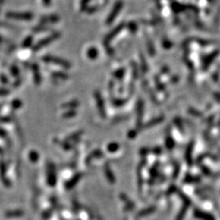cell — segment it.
Returning a JSON list of instances; mask_svg holds the SVG:
<instances>
[{
	"label": "cell",
	"mask_w": 220,
	"mask_h": 220,
	"mask_svg": "<svg viewBox=\"0 0 220 220\" xmlns=\"http://www.w3.org/2000/svg\"><path fill=\"white\" fill-rule=\"evenodd\" d=\"M43 1V4L46 6H48L51 3V0H42Z\"/></svg>",
	"instance_id": "27"
},
{
	"label": "cell",
	"mask_w": 220,
	"mask_h": 220,
	"mask_svg": "<svg viewBox=\"0 0 220 220\" xmlns=\"http://www.w3.org/2000/svg\"><path fill=\"white\" fill-rule=\"evenodd\" d=\"M53 76H55V77H60V78H62V79H66L67 77H68V76H67V74H63V73H54L53 74Z\"/></svg>",
	"instance_id": "22"
},
{
	"label": "cell",
	"mask_w": 220,
	"mask_h": 220,
	"mask_svg": "<svg viewBox=\"0 0 220 220\" xmlns=\"http://www.w3.org/2000/svg\"><path fill=\"white\" fill-rule=\"evenodd\" d=\"M42 61L46 63H51L54 64H58V65L62 66L64 68H69L71 64H69L67 61H64L61 58L55 57V56H52V55H46L42 58Z\"/></svg>",
	"instance_id": "3"
},
{
	"label": "cell",
	"mask_w": 220,
	"mask_h": 220,
	"mask_svg": "<svg viewBox=\"0 0 220 220\" xmlns=\"http://www.w3.org/2000/svg\"><path fill=\"white\" fill-rule=\"evenodd\" d=\"M48 183L52 187H54L56 184V177H55V169L54 165L52 164V165L49 166V171H48Z\"/></svg>",
	"instance_id": "7"
},
{
	"label": "cell",
	"mask_w": 220,
	"mask_h": 220,
	"mask_svg": "<svg viewBox=\"0 0 220 220\" xmlns=\"http://www.w3.org/2000/svg\"><path fill=\"white\" fill-rule=\"evenodd\" d=\"M81 134H82V131L74 133V135H70V136H69V137L67 138V141H70V140H75V139H77V138H78L80 135H81Z\"/></svg>",
	"instance_id": "21"
},
{
	"label": "cell",
	"mask_w": 220,
	"mask_h": 220,
	"mask_svg": "<svg viewBox=\"0 0 220 220\" xmlns=\"http://www.w3.org/2000/svg\"><path fill=\"white\" fill-rule=\"evenodd\" d=\"M76 115V112L74 111V110H70L69 112H67L66 113H64L63 115L64 118H72V117H74V116Z\"/></svg>",
	"instance_id": "20"
},
{
	"label": "cell",
	"mask_w": 220,
	"mask_h": 220,
	"mask_svg": "<svg viewBox=\"0 0 220 220\" xmlns=\"http://www.w3.org/2000/svg\"><path fill=\"white\" fill-rule=\"evenodd\" d=\"M62 148L65 149V150H69V149H72L71 145H69V143H62Z\"/></svg>",
	"instance_id": "24"
},
{
	"label": "cell",
	"mask_w": 220,
	"mask_h": 220,
	"mask_svg": "<svg viewBox=\"0 0 220 220\" xmlns=\"http://www.w3.org/2000/svg\"><path fill=\"white\" fill-rule=\"evenodd\" d=\"M24 215V213L21 210H12V211L7 212L5 215L7 217H19Z\"/></svg>",
	"instance_id": "12"
},
{
	"label": "cell",
	"mask_w": 220,
	"mask_h": 220,
	"mask_svg": "<svg viewBox=\"0 0 220 220\" xmlns=\"http://www.w3.org/2000/svg\"><path fill=\"white\" fill-rule=\"evenodd\" d=\"M12 105H14V107L17 108H19L20 105H21V102L20 101V100H15V101L12 103Z\"/></svg>",
	"instance_id": "23"
},
{
	"label": "cell",
	"mask_w": 220,
	"mask_h": 220,
	"mask_svg": "<svg viewBox=\"0 0 220 220\" xmlns=\"http://www.w3.org/2000/svg\"><path fill=\"white\" fill-rule=\"evenodd\" d=\"M60 20V18L58 17V16H49V17H42L40 20L41 25H45L47 23H55Z\"/></svg>",
	"instance_id": "9"
},
{
	"label": "cell",
	"mask_w": 220,
	"mask_h": 220,
	"mask_svg": "<svg viewBox=\"0 0 220 220\" xmlns=\"http://www.w3.org/2000/svg\"><path fill=\"white\" fill-rule=\"evenodd\" d=\"M118 149V144L116 143H112L108 146V150L111 152H114Z\"/></svg>",
	"instance_id": "17"
},
{
	"label": "cell",
	"mask_w": 220,
	"mask_h": 220,
	"mask_svg": "<svg viewBox=\"0 0 220 220\" xmlns=\"http://www.w3.org/2000/svg\"><path fill=\"white\" fill-rule=\"evenodd\" d=\"M103 156V153H102L101 152L99 151V150H96V151H94L92 153L87 157V159H86V162H89V161H91L92 158H95V157H100Z\"/></svg>",
	"instance_id": "14"
},
{
	"label": "cell",
	"mask_w": 220,
	"mask_h": 220,
	"mask_svg": "<svg viewBox=\"0 0 220 220\" xmlns=\"http://www.w3.org/2000/svg\"><path fill=\"white\" fill-rule=\"evenodd\" d=\"M82 176L83 174H77L76 175H74L72 179H70L67 184H66V187H67V189H72L73 187H74L75 185L77 184V183L79 182V180L81 179L82 178Z\"/></svg>",
	"instance_id": "8"
},
{
	"label": "cell",
	"mask_w": 220,
	"mask_h": 220,
	"mask_svg": "<svg viewBox=\"0 0 220 220\" xmlns=\"http://www.w3.org/2000/svg\"><path fill=\"white\" fill-rule=\"evenodd\" d=\"M32 69L33 70V73H34V81H35L36 83H40V76H39V65L37 64H33V67Z\"/></svg>",
	"instance_id": "13"
},
{
	"label": "cell",
	"mask_w": 220,
	"mask_h": 220,
	"mask_svg": "<svg viewBox=\"0 0 220 220\" xmlns=\"http://www.w3.org/2000/svg\"><path fill=\"white\" fill-rule=\"evenodd\" d=\"M29 157H30V161H32V162H37V161L39 160V154L34 151L30 152Z\"/></svg>",
	"instance_id": "18"
},
{
	"label": "cell",
	"mask_w": 220,
	"mask_h": 220,
	"mask_svg": "<svg viewBox=\"0 0 220 220\" xmlns=\"http://www.w3.org/2000/svg\"><path fill=\"white\" fill-rule=\"evenodd\" d=\"M11 72L13 73V74H15V76H17V75L19 74V70H18V69L16 68V67H12V69H11Z\"/></svg>",
	"instance_id": "25"
},
{
	"label": "cell",
	"mask_w": 220,
	"mask_h": 220,
	"mask_svg": "<svg viewBox=\"0 0 220 220\" xmlns=\"http://www.w3.org/2000/svg\"><path fill=\"white\" fill-rule=\"evenodd\" d=\"M0 2H1V3H3V0H0Z\"/></svg>",
	"instance_id": "28"
},
{
	"label": "cell",
	"mask_w": 220,
	"mask_h": 220,
	"mask_svg": "<svg viewBox=\"0 0 220 220\" xmlns=\"http://www.w3.org/2000/svg\"><path fill=\"white\" fill-rule=\"evenodd\" d=\"M122 3H121V1H118V2H117L115 3L114 6H113V9H112V11L108 14V16L107 19H106V25H111L113 21H114V20L117 18L118 17V15L119 14L120 11H121V8H122Z\"/></svg>",
	"instance_id": "2"
},
{
	"label": "cell",
	"mask_w": 220,
	"mask_h": 220,
	"mask_svg": "<svg viewBox=\"0 0 220 220\" xmlns=\"http://www.w3.org/2000/svg\"><path fill=\"white\" fill-rule=\"evenodd\" d=\"M32 42H33V38L31 36H28L27 38L24 40L23 42V44L22 46L24 47H29L32 44Z\"/></svg>",
	"instance_id": "16"
},
{
	"label": "cell",
	"mask_w": 220,
	"mask_h": 220,
	"mask_svg": "<svg viewBox=\"0 0 220 220\" xmlns=\"http://www.w3.org/2000/svg\"><path fill=\"white\" fill-rule=\"evenodd\" d=\"M7 94H8V91H7L5 89H1V90H0V96H6Z\"/></svg>",
	"instance_id": "26"
},
{
	"label": "cell",
	"mask_w": 220,
	"mask_h": 220,
	"mask_svg": "<svg viewBox=\"0 0 220 220\" xmlns=\"http://www.w3.org/2000/svg\"><path fill=\"white\" fill-rule=\"evenodd\" d=\"M105 174H106V177H107L108 180L110 183H114V182H115L114 176H113V174H112V171H111L110 168L108 167V165H105Z\"/></svg>",
	"instance_id": "11"
},
{
	"label": "cell",
	"mask_w": 220,
	"mask_h": 220,
	"mask_svg": "<svg viewBox=\"0 0 220 220\" xmlns=\"http://www.w3.org/2000/svg\"><path fill=\"white\" fill-rule=\"evenodd\" d=\"M86 55H87V57L91 60H95L96 59L97 56H98V50L96 47H91L89 48L86 52Z\"/></svg>",
	"instance_id": "10"
},
{
	"label": "cell",
	"mask_w": 220,
	"mask_h": 220,
	"mask_svg": "<svg viewBox=\"0 0 220 220\" xmlns=\"http://www.w3.org/2000/svg\"><path fill=\"white\" fill-rule=\"evenodd\" d=\"M79 105V103L77 101H71L69 102V103H67V104H64L62 105V107L64 108H75V107H77Z\"/></svg>",
	"instance_id": "15"
},
{
	"label": "cell",
	"mask_w": 220,
	"mask_h": 220,
	"mask_svg": "<svg viewBox=\"0 0 220 220\" xmlns=\"http://www.w3.org/2000/svg\"><path fill=\"white\" fill-rule=\"evenodd\" d=\"M60 37H61V33H58V32L57 33H52V34H51L49 37L42 39L41 41H39L38 43L36 44L35 46L33 47V51H34V52H37V51L41 50L42 47H47V45H49L50 43H52L53 41H55V40L58 39Z\"/></svg>",
	"instance_id": "1"
},
{
	"label": "cell",
	"mask_w": 220,
	"mask_h": 220,
	"mask_svg": "<svg viewBox=\"0 0 220 220\" xmlns=\"http://www.w3.org/2000/svg\"><path fill=\"white\" fill-rule=\"evenodd\" d=\"M7 17L10 19L20 20H30L33 19V14L30 12H8Z\"/></svg>",
	"instance_id": "4"
},
{
	"label": "cell",
	"mask_w": 220,
	"mask_h": 220,
	"mask_svg": "<svg viewBox=\"0 0 220 220\" xmlns=\"http://www.w3.org/2000/svg\"><path fill=\"white\" fill-rule=\"evenodd\" d=\"M90 2V0H82L81 2V11H85L86 9L87 8L88 3Z\"/></svg>",
	"instance_id": "19"
},
{
	"label": "cell",
	"mask_w": 220,
	"mask_h": 220,
	"mask_svg": "<svg viewBox=\"0 0 220 220\" xmlns=\"http://www.w3.org/2000/svg\"><path fill=\"white\" fill-rule=\"evenodd\" d=\"M95 96H96V99L97 101V106H98V108H99V113H100V115L102 117H105V105H104V102H103V99H102L101 96H100V94L97 91L95 94Z\"/></svg>",
	"instance_id": "6"
},
{
	"label": "cell",
	"mask_w": 220,
	"mask_h": 220,
	"mask_svg": "<svg viewBox=\"0 0 220 220\" xmlns=\"http://www.w3.org/2000/svg\"><path fill=\"white\" fill-rule=\"evenodd\" d=\"M123 27H124V24H120V25H118L117 27L114 28L113 30L111 31V32L105 37V40H104V42H105V45H108V43H109L110 42L112 41V40L115 38L116 36L120 33V31L122 30V28Z\"/></svg>",
	"instance_id": "5"
}]
</instances>
